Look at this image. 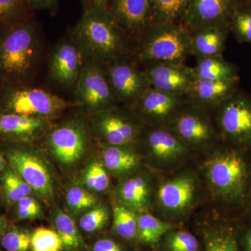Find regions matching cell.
<instances>
[{
    "label": "cell",
    "instance_id": "cell-21",
    "mask_svg": "<svg viewBox=\"0 0 251 251\" xmlns=\"http://www.w3.org/2000/svg\"><path fill=\"white\" fill-rule=\"evenodd\" d=\"M239 77L224 80L196 79L186 95L188 104L205 112L215 111L239 90Z\"/></svg>",
    "mask_w": 251,
    "mask_h": 251
},
{
    "label": "cell",
    "instance_id": "cell-19",
    "mask_svg": "<svg viewBox=\"0 0 251 251\" xmlns=\"http://www.w3.org/2000/svg\"><path fill=\"white\" fill-rule=\"evenodd\" d=\"M52 128L51 120L0 112V140L9 144H31Z\"/></svg>",
    "mask_w": 251,
    "mask_h": 251
},
{
    "label": "cell",
    "instance_id": "cell-36",
    "mask_svg": "<svg viewBox=\"0 0 251 251\" xmlns=\"http://www.w3.org/2000/svg\"><path fill=\"white\" fill-rule=\"evenodd\" d=\"M166 251H200L197 238L186 230L173 229L162 239Z\"/></svg>",
    "mask_w": 251,
    "mask_h": 251
},
{
    "label": "cell",
    "instance_id": "cell-50",
    "mask_svg": "<svg viewBox=\"0 0 251 251\" xmlns=\"http://www.w3.org/2000/svg\"></svg>",
    "mask_w": 251,
    "mask_h": 251
},
{
    "label": "cell",
    "instance_id": "cell-38",
    "mask_svg": "<svg viewBox=\"0 0 251 251\" xmlns=\"http://www.w3.org/2000/svg\"><path fill=\"white\" fill-rule=\"evenodd\" d=\"M31 251H62L63 244L54 229L39 227L31 232Z\"/></svg>",
    "mask_w": 251,
    "mask_h": 251
},
{
    "label": "cell",
    "instance_id": "cell-8",
    "mask_svg": "<svg viewBox=\"0 0 251 251\" xmlns=\"http://www.w3.org/2000/svg\"><path fill=\"white\" fill-rule=\"evenodd\" d=\"M29 144H9L4 151L9 165L44 201L54 196V182L49 164Z\"/></svg>",
    "mask_w": 251,
    "mask_h": 251
},
{
    "label": "cell",
    "instance_id": "cell-49",
    "mask_svg": "<svg viewBox=\"0 0 251 251\" xmlns=\"http://www.w3.org/2000/svg\"><path fill=\"white\" fill-rule=\"evenodd\" d=\"M1 199L3 200V198H2V193H1V187H0V201H1Z\"/></svg>",
    "mask_w": 251,
    "mask_h": 251
},
{
    "label": "cell",
    "instance_id": "cell-45",
    "mask_svg": "<svg viewBox=\"0 0 251 251\" xmlns=\"http://www.w3.org/2000/svg\"><path fill=\"white\" fill-rule=\"evenodd\" d=\"M9 224H8L7 220L4 216L0 214V241H1V237L4 235V232H6V229L9 227Z\"/></svg>",
    "mask_w": 251,
    "mask_h": 251
},
{
    "label": "cell",
    "instance_id": "cell-1",
    "mask_svg": "<svg viewBox=\"0 0 251 251\" xmlns=\"http://www.w3.org/2000/svg\"><path fill=\"white\" fill-rule=\"evenodd\" d=\"M42 50L33 16L0 25V85L27 84L39 68Z\"/></svg>",
    "mask_w": 251,
    "mask_h": 251
},
{
    "label": "cell",
    "instance_id": "cell-39",
    "mask_svg": "<svg viewBox=\"0 0 251 251\" xmlns=\"http://www.w3.org/2000/svg\"><path fill=\"white\" fill-rule=\"evenodd\" d=\"M32 16V11L23 0H0V25L23 21Z\"/></svg>",
    "mask_w": 251,
    "mask_h": 251
},
{
    "label": "cell",
    "instance_id": "cell-29",
    "mask_svg": "<svg viewBox=\"0 0 251 251\" xmlns=\"http://www.w3.org/2000/svg\"><path fill=\"white\" fill-rule=\"evenodd\" d=\"M0 187L3 201L8 207L23 198L35 194L32 188L9 164L0 176Z\"/></svg>",
    "mask_w": 251,
    "mask_h": 251
},
{
    "label": "cell",
    "instance_id": "cell-42",
    "mask_svg": "<svg viewBox=\"0 0 251 251\" xmlns=\"http://www.w3.org/2000/svg\"><path fill=\"white\" fill-rule=\"evenodd\" d=\"M91 251H125L120 243L110 238H101L97 241Z\"/></svg>",
    "mask_w": 251,
    "mask_h": 251
},
{
    "label": "cell",
    "instance_id": "cell-44",
    "mask_svg": "<svg viewBox=\"0 0 251 251\" xmlns=\"http://www.w3.org/2000/svg\"><path fill=\"white\" fill-rule=\"evenodd\" d=\"M82 2L87 4L96 5V6L108 7L110 0H82Z\"/></svg>",
    "mask_w": 251,
    "mask_h": 251
},
{
    "label": "cell",
    "instance_id": "cell-31",
    "mask_svg": "<svg viewBox=\"0 0 251 251\" xmlns=\"http://www.w3.org/2000/svg\"><path fill=\"white\" fill-rule=\"evenodd\" d=\"M112 230L122 239L135 240L137 238L138 213L120 202L112 206Z\"/></svg>",
    "mask_w": 251,
    "mask_h": 251
},
{
    "label": "cell",
    "instance_id": "cell-35",
    "mask_svg": "<svg viewBox=\"0 0 251 251\" xmlns=\"http://www.w3.org/2000/svg\"><path fill=\"white\" fill-rule=\"evenodd\" d=\"M229 28L238 42L251 44V8L242 0L232 16Z\"/></svg>",
    "mask_w": 251,
    "mask_h": 251
},
{
    "label": "cell",
    "instance_id": "cell-27",
    "mask_svg": "<svg viewBox=\"0 0 251 251\" xmlns=\"http://www.w3.org/2000/svg\"><path fill=\"white\" fill-rule=\"evenodd\" d=\"M197 59L196 66L193 67L196 79L224 80L239 77L237 66L226 60L223 55Z\"/></svg>",
    "mask_w": 251,
    "mask_h": 251
},
{
    "label": "cell",
    "instance_id": "cell-9",
    "mask_svg": "<svg viewBox=\"0 0 251 251\" xmlns=\"http://www.w3.org/2000/svg\"><path fill=\"white\" fill-rule=\"evenodd\" d=\"M74 90L77 105L90 115L116 106L105 67L98 61L87 59Z\"/></svg>",
    "mask_w": 251,
    "mask_h": 251
},
{
    "label": "cell",
    "instance_id": "cell-30",
    "mask_svg": "<svg viewBox=\"0 0 251 251\" xmlns=\"http://www.w3.org/2000/svg\"><path fill=\"white\" fill-rule=\"evenodd\" d=\"M109 175L102 160L93 159L81 171L77 185L94 194L106 192L110 186Z\"/></svg>",
    "mask_w": 251,
    "mask_h": 251
},
{
    "label": "cell",
    "instance_id": "cell-25",
    "mask_svg": "<svg viewBox=\"0 0 251 251\" xmlns=\"http://www.w3.org/2000/svg\"><path fill=\"white\" fill-rule=\"evenodd\" d=\"M201 232L204 251H241L239 231L229 221L206 225Z\"/></svg>",
    "mask_w": 251,
    "mask_h": 251
},
{
    "label": "cell",
    "instance_id": "cell-3",
    "mask_svg": "<svg viewBox=\"0 0 251 251\" xmlns=\"http://www.w3.org/2000/svg\"><path fill=\"white\" fill-rule=\"evenodd\" d=\"M203 173L216 200L232 206L248 203L251 183V158L248 150L224 143L206 158Z\"/></svg>",
    "mask_w": 251,
    "mask_h": 251
},
{
    "label": "cell",
    "instance_id": "cell-15",
    "mask_svg": "<svg viewBox=\"0 0 251 251\" xmlns=\"http://www.w3.org/2000/svg\"><path fill=\"white\" fill-rule=\"evenodd\" d=\"M187 104L186 96L150 87L130 108L145 126H166Z\"/></svg>",
    "mask_w": 251,
    "mask_h": 251
},
{
    "label": "cell",
    "instance_id": "cell-26",
    "mask_svg": "<svg viewBox=\"0 0 251 251\" xmlns=\"http://www.w3.org/2000/svg\"><path fill=\"white\" fill-rule=\"evenodd\" d=\"M52 212V226L62 240L64 250L83 251L85 242L74 218L57 205L54 206Z\"/></svg>",
    "mask_w": 251,
    "mask_h": 251
},
{
    "label": "cell",
    "instance_id": "cell-48",
    "mask_svg": "<svg viewBox=\"0 0 251 251\" xmlns=\"http://www.w3.org/2000/svg\"><path fill=\"white\" fill-rule=\"evenodd\" d=\"M242 1L244 4L251 8V0H242Z\"/></svg>",
    "mask_w": 251,
    "mask_h": 251
},
{
    "label": "cell",
    "instance_id": "cell-6",
    "mask_svg": "<svg viewBox=\"0 0 251 251\" xmlns=\"http://www.w3.org/2000/svg\"><path fill=\"white\" fill-rule=\"evenodd\" d=\"M216 130L224 143L251 150V95L238 90L215 110Z\"/></svg>",
    "mask_w": 251,
    "mask_h": 251
},
{
    "label": "cell",
    "instance_id": "cell-28",
    "mask_svg": "<svg viewBox=\"0 0 251 251\" xmlns=\"http://www.w3.org/2000/svg\"><path fill=\"white\" fill-rule=\"evenodd\" d=\"M175 229L174 226L145 211L138 214L137 221V240L145 246H156L169 231Z\"/></svg>",
    "mask_w": 251,
    "mask_h": 251
},
{
    "label": "cell",
    "instance_id": "cell-14",
    "mask_svg": "<svg viewBox=\"0 0 251 251\" xmlns=\"http://www.w3.org/2000/svg\"><path fill=\"white\" fill-rule=\"evenodd\" d=\"M87 59L70 31L56 44L51 52L48 66L50 80L63 88L74 89Z\"/></svg>",
    "mask_w": 251,
    "mask_h": 251
},
{
    "label": "cell",
    "instance_id": "cell-37",
    "mask_svg": "<svg viewBox=\"0 0 251 251\" xmlns=\"http://www.w3.org/2000/svg\"><path fill=\"white\" fill-rule=\"evenodd\" d=\"M31 232L25 227L9 226L1 237V247L6 251H30Z\"/></svg>",
    "mask_w": 251,
    "mask_h": 251
},
{
    "label": "cell",
    "instance_id": "cell-34",
    "mask_svg": "<svg viewBox=\"0 0 251 251\" xmlns=\"http://www.w3.org/2000/svg\"><path fill=\"white\" fill-rule=\"evenodd\" d=\"M110 213L105 204L99 203L79 218V227L85 233L92 234L103 230L110 221Z\"/></svg>",
    "mask_w": 251,
    "mask_h": 251
},
{
    "label": "cell",
    "instance_id": "cell-20",
    "mask_svg": "<svg viewBox=\"0 0 251 251\" xmlns=\"http://www.w3.org/2000/svg\"><path fill=\"white\" fill-rule=\"evenodd\" d=\"M108 9L129 36H139L153 24L151 0H110Z\"/></svg>",
    "mask_w": 251,
    "mask_h": 251
},
{
    "label": "cell",
    "instance_id": "cell-16",
    "mask_svg": "<svg viewBox=\"0 0 251 251\" xmlns=\"http://www.w3.org/2000/svg\"><path fill=\"white\" fill-rule=\"evenodd\" d=\"M104 67L117 101L130 106L151 87L143 69L128 58L117 59Z\"/></svg>",
    "mask_w": 251,
    "mask_h": 251
},
{
    "label": "cell",
    "instance_id": "cell-4",
    "mask_svg": "<svg viewBox=\"0 0 251 251\" xmlns=\"http://www.w3.org/2000/svg\"><path fill=\"white\" fill-rule=\"evenodd\" d=\"M131 53L144 64L185 62L192 55L191 31L181 22L153 23L138 36Z\"/></svg>",
    "mask_w": 251,
    "mask_h": 251
},
{
    "label": "cell",
    "instance_id": "cell-33",
    "mask_svg": "<svg viewBox=\"0 0 251 251\" xmlns=\"http://www.w3.org/2000/svg\"><path fill=\"white\" fill-rule=\"evenodd\" d=\"M66 202L72 217L80 216L99 203L98 198L94 193L77 184L67 190Z\"/></svg>",
    "mask_w": 251,
    "mask_h": 251
},
{
    "label": "cell",
    "instance_id": "cell-47",
    "mask_svg": "<svg viewBox=\"0 0 251 251\" xmlns=\"http://www.w3.org/2000/svg\"><path fill=\"white\" fill-rule=\"evenodd\" d=\"M248 203H249V206H250L251 209V183L250 188H249V197H248Z\"/></svg>",
    "mask_w": 251,
    "mask_h": 251
},
{
    "label": "cell",
    "instance_id": "cell-12",
    "mask_svg": "<svg viewBox=\"0 0 251 251\" xmlns=\"http://www.w3.org/2000/svg\"><path fill=\"white\" fill-rule=\"evenodd\" d=\"M139 145L151 166L161 170L179 166L191 150L167 126H145Z\"/></svg>",
    "mask_w": 251,
    "mask_h": 251
},
{
    "label": "cell",
    "instance_id": "cell-13",
    "mask_svg": "<svg viewBox=\"0 0 251 251\" xmlns=\"http://www.w3.org/2000/svg\"><path fill=\"white\" fill-rule=\"evenodd\" d=\"M166 126L191 150L211 148L219 138L208 112L189 104L181 108Z\"/></svg>",
    "mask_w": 251,
    "mask_h": 251
},
{
    "label": "cell",
    "instance_id": "cell-10",
    "mask_svg": "<svg viewBox=\"0 0 251 251\" xmlns=\"http://www.w3.org/2000/svg\"><path fill=\"white\" fill-rule=\"evenodd\" d=\"M199 181L191 171H184L161 183L155 200L158 209L169 221L184 219L196 204Z\"/></svg>",
    "mask_w": 251,
    "mask_h": 251
},
{
    "label": "cell",
    "instance_id": "cell-24",
    "mask_svg": "<svg viewBox=\"0 0 251 251\" xmlns=\"http://www.w3.org/2000/svg\"><path fill=\"white\" fill-rule=\"evenodd\" d=\"M230 33L229 25L210 26L191 31L192 55L198 58L223 55Z\"/></svg>",
    "mask_w": 251,
    "mask_h": 251
},
{
    "label": "cell",
    "instance_id": "cell-46",
    "mask_svg": "<svg viewBox=\"0 0 251 251\" xmlns=\"http://www.w3.org/2000/svg\"><path fill=\"white\" fill-rule=\"evenodd\" d=\"M7 164L8 162L6 161V157H5L4 152H2L1 150H0V176H1V173H2Z\"/></svg>",
    "mask_w": 251,
    "mask_h": 251
},
{
    "label": "cell",
    "instance_id": "cell-43",
    "mask_svg": "<svg viewBox=\"0 0 251 251\" xmlns=\"http://www.w3.org/2000/svg\"><path fill=\"white\" fill-rule=\"evenodd\" d=\"M239 247L241 251H251V227L248 229L242 239H239Z\"/></svg>",
    "mask_w": 251,
    "mask_h": 251
},
{
    "label": "cell",
    "instance_id": "cell-32",
    "mask_svg": "<svg viewBox=\"0 0 251 251\" xmlns=\"http://www.w3.org/2000/svg\"><path fill=\"white\" fill-rule=\"evenodd\" d=\"M153 23L180 22L190 0H151Z\"/></svg>",
    "mask_w": 251,
    "mask_h": 251
},
{
    "label": "cell",
    "instance_id": "cell-7",
    "mask_svg": "<svg viewBox=\"0 0 251 251\" xmlns=\"http://www.w3.org/2000/svg\"><path fill=\"white\" fill-rule=\"evenodd\" d=\"M91 115L92 131L102 144L137 147L145 125L131 109L114 107Z\"/></svg>",
    "mask_w": 251,
    "mask_h": 251
},
{
    "label": "cell",
    "instance_id": "cell-40",
    "mask_svg": "<svg viewBox=\"0 0 251 251\" xmlns=\"http://www.w3.org/2000/svg\"><path fill=\"white\" fill-rule=\"evenodd\" d=\"M14 208L15 219L18 221L40 219L43 209L40 202L34 196H29L18 201Z\"/></svg>",
    "mask_w": 251,
    "mask_h": 251
},
{
    "label": "cell",
    "instance_id": "cell-18",
    "mask_svg": "<svg viewBox=\"0 0 251 251\" xmlns=\"http://www.w3.org/2000/svg\"><path fill=\"white\" fill-rule=\"evenodd\" d=\"M241 0H190L181 22L191 31L230 24Z\"/></svg>",
    "mask_w": 251,
    "mask_h": 251
},
{
    "label": "cell",
    "instance_id": "cell-23",
    "mask_svg": "<svg viewBox=\"0 0 251 251\" xmlns=\"http://www.w3.org/2000/svg\"><path fill=\"white\" fill-rule=\"evenodd\" d=\"M102 145V161L109 174L122 179L140 171L142 156L136 147Z\"/></svg>",
    "mask_w": 251,
    "mask_h": 251
},
{
    "label": "cell",
    "instance_id": "cell-5",
    "mask_svg": "<svg viewBox=\"0 0 251 251\" xmlns=\"http://www.w3.org/2000/svg\"><path fill=\"white\" fill-rule=\"evenodd\" d=\"M69 103L52 92L27 84L0 85V112L52 120Z\"/></svg>",
    "mask_w": 251,
    "mask_h": 251
},
{
    "label": "cell",
    "instance_id": "cell-11",
    "mask_svg": "<svg viewBox=\"0 0 251 251\" xmlns=\"http://www.w3.org/2000/svg\"><path fill=\"white\" fill-rule=\"evenodd\" d=\"M46 136L50 152L65 167L74 166L82 159L90 139L88 127L77 118L51 128Z\"/></svg>",
    "mask_w": 251,
    "mask_h": 251
},
{
    "label": "cell",
    "instance_id": "cell-2",
    "mask_svg": "<svg viewBox=\"0 0 251 251\" xmlns=\"http://www.w3.org/2000/svg\"><path fill=\"white\" fill-rule=\"evenodd\" d=\"M82 13L72 33L86 57L103 65L132 52L128 34L120 25L108 7L82 2Z\"/></svg>",
    "mask_w": 251,
    "mask_h": 251
},
{
    "label": "cell",
    "instance_id": "cell-22",
    "mask_svg": "<svg viewBox=\"0 0 251 251\" xmlns=\"http://www.w3.org/2000/svg\"><path fill=\"white\" fill-rule=\"evenodd\" d=\"M119 202L135 212L148 211L154 201L153 179L148 173L138 171L124 178L116 189Z\"/></svg>",
    "mask_w": 251,
    "mask_h": 251
},
{
    "label": "cell",
    "instance_id": "cell-41",
    "mask_svg": "<svg viewBox=\"0 0 251 251\" xmlns=\"http://www.w3.org/2000/svg\"><path fill=\"white\" fill-rule=\"evenodd\" d=\"M31 10H48L52 15L58 10L59 0H23Z\"/></svg>",
    "mask_w": 251,
    "mask_h": 251
},
{
    "label": "cell",
    "instance_id": "cell-17",
    "mask_svg": "<svg viewBox=\"0 0 251 251\" xmlns=\"http://www.w3.org/2000/svg\"><path fill=\"white\" fill-rule=\"evenodd\" d=\"M143 71L150 87L175 95H187L196 79L193 67L185 62L148 63Z\"/></svg>",
    "mask_w": 251,
    "mask_h": 251
}]
</instances>
